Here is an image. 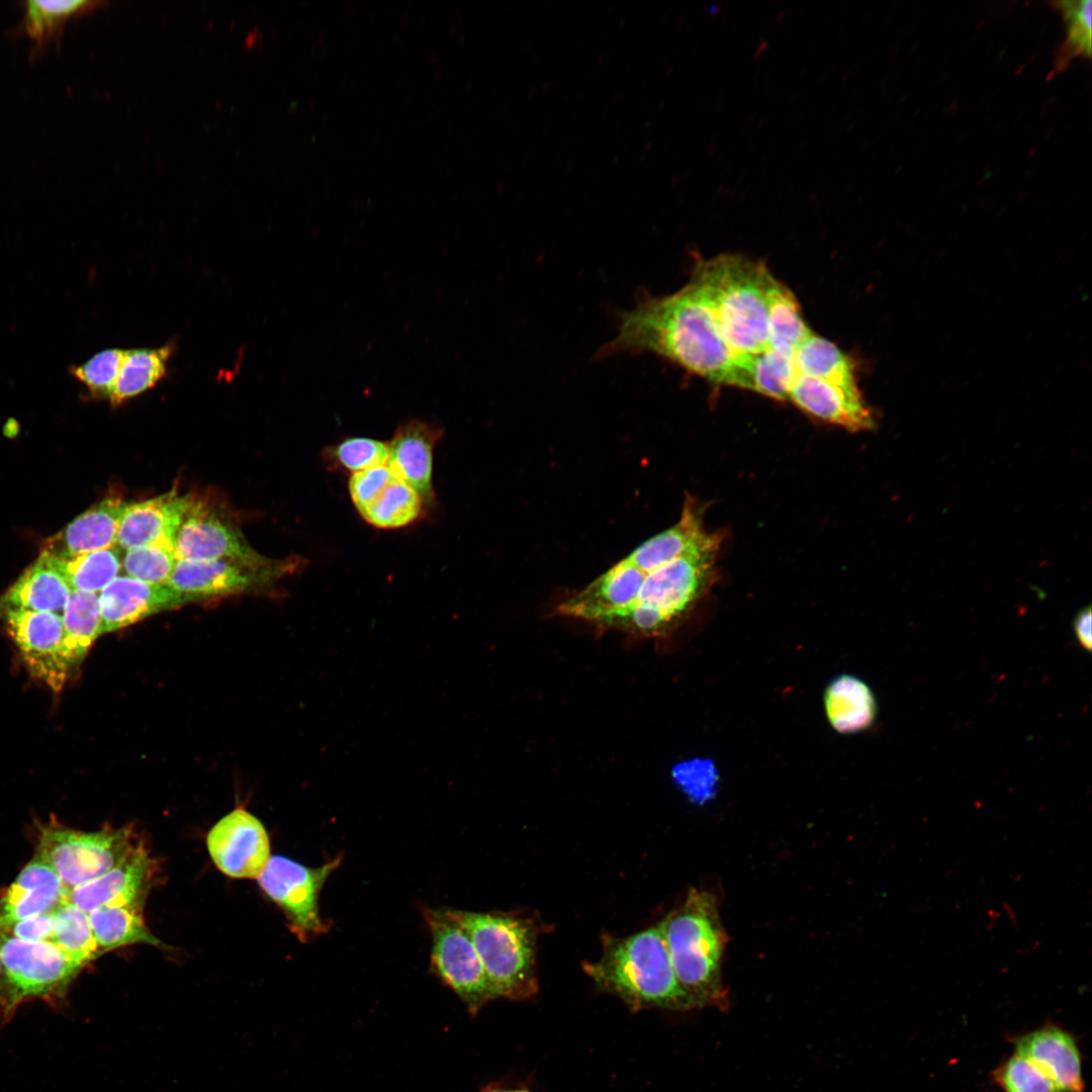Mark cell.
<instances>
[{"label": "cell", "instance_id": "cell-15", "mask_svg": "<svg viewBox=\"0 0 1092 1092\" xmlns=\"http://www.w3.org/2000/svg\"><path fill=\"white\" fill-rule=\"evenodd\" d=\"M297 565L254 569L223 559H178L168 585L191 600L222 596L277 578Z\"/></svg>", "mask_w": 1092, "mask_h": 1092}, {"label": "cell", "instance_id": "cell-7", "mask_svg": "<svg viewBox=\"0 0 1092 1092\" xmlns=\"http://www.w3.org/2000/svg\"><path fill=\"white\" fill-rule=\"evenodd\" d=\"M0 1023L29 1000L58 1005L82 969L51 941H24L0 934Z\"/></svg>", "mask_w": 1092, "mask_h": 1092}, {"label": "cell", "instance_id": "cell-27", "mask_svg": "<svg viewBox=\"0 0 1092 1092\" xmlns=\"http://www.w3.org/2000/svg\"><path fill=\"white\" fill-rule=\"evenodd\" d=\"M88 917L101 952L134 943L164 946L147 927L141 908L103 906L90 911Z\"/></svg>", "mask_w": 1092, "mask_h": 1092}, {"label": "cell", "instance_id": "cell-29", "mask_svg": "<svg viewBox=\"0 0 1092 1092\" xmlns=\"http://www.w3.org/2000/svg\"><path fill=\"white\" fill-rule=\"evenodd\" d=\"M172 346L124 350L110 401L112 404L134 397L154 387L167 373Z\"/></svg>", "mask_w": 1092, "mask_h": 1092}, {"label": "cell", "instance_id": "cell-8", "mask_svg": "<svg viewBox=\"0 0 1092 1092\" xmlns=\"http://www.w3.org/2000/svg\"><path fill=\"white\" fill-rule=\"evenodd\" d=\"M138 842L130 826L84 832L59 823L38 826V856L58 874L68 892L115 867Z\"/></svg>", "mask_w": 1092, "mask_h": 1092}, {"label": "cell", "instance_id": "cell-9", "mask_svg": "<svg viewBox=\"0 0 1092 1092\" xmlns=\"http://www.w3.org/2000/svg\"><path fill=\"white\" fill-rule=\"evenodd\" d=\"M0 619L28 673L54 692H60L78 664L62 616L0 605Z\"/></svg>", "mask_w": 1092, "mask_h": 1092}, {"label": "cell", "instance_id": "cell-13", "mask_svg": "<svg viewBox=\"0 0 1092 1092\" xmlns=\"http://www.w3.org/2000/svg\"><path fill=\"white\" fill-rule=\"evenodd\" d=\"M206 845L216 868L237 879H258L271 857L263 824L243 808L233 810L213 825Z\"/></svg>", "mask_w": 1092, "mask_h": 1092}, {"label": "cell", "instance_id": "cell-37", "mask_svg": "<svg viewBox=\"0 0 1092 1092\" xmlns=\"http://www.w3.org/2000/svg\"><path fill=\"white\" fill-rule=\"evenodd\" d=\"M994 1078L1004 1092H1058L1045 1074L1016 1054L997 1069Z\"/></svg>", "mask_w": 1092, "mask_h": 1092}, {"label": "cell", "instance_id": "cell-25", "mask_svg": "<svg viewBox=\"0 0 1092 1092\" xmlns=\"http://www.w3.org/2000/svg\"><path fill=\"white\" fill-rule=\"evenodd\" d=\"M796 375L794 354L771 348L758 355H738L732 386L786 400Z\"/></svg>", "mask_w": 1092, "mask_h": 1092}, {"label": "cell", "instance_id": "cell-23", "mask_svg": "<svg viewBox=\"0 0 1092 1092\" xmlns=\"http://www.w3.org/2000/svg\"><path fill=\"white\" fill-rule=\"evenodd\" d=\"M71 588L46 552L0 597V605L63 615Z\"/></svg>", "mask_w": 1092, "mask_h": 1092}, {"label": "cell", "instance_id": "cell-20", "mask_svg": "<svg viewBox=\"0 0 1092 1092\" xmlns=\"http://www.w3.org/2000/svg\"><path fill=\"white\" fill-rule=\"evenodd\" d=\"M67 895L55 870L34 854L0 898V934L17 921L54 910Z\"/></svg>", "mask_w": 1092, "mask_h": 1092}, {"label": "cell", "instance_id": "cell-21", "mask_svg": "<svg viewBox=\"0 0 1092 1092\" xmlns=\"http://www.w3.org/2000/svg\"><path fill=\"white\" fill-rule=\"evenodd\" d=\"M128 504L118 496L104 498L49 538L42 551L69 558L116 546L119 525Z\"/></svg>", "mask_w": 1092, "mask_h": 1092}, {"label": "cell", "instance_id": "cell-34", "mask_svg": "<svg viewBox=\"0 0 1092 1092\" xmlns=\"http://www.w3.org/2000/svg\"><path fill=\"white\" fill-rule=\"evenodd\" d=\"M62 620L74 658L79 663L101 634L99 594L72 590Z\"/></svg>", "mask_w": 1092, "mask_h": 1092}, {"label": "cell", "instance_id": "cell-30", "mask_svg": "<svg viewBox=\"0 0 1092 1092\" xmlns=\"http://www.w3.org/2000/svg\"><path fill=\"white\" fill-rule=\"evenodd\" d=\"M47 554L71 590L99 594L122 570L121 550L117 546L69 558Z\"/></svg>", "mask_w": 1092, "mask_h": 1092}, {"label": "cell", "instance_id": "cell-1", "mask_svg": "<svg viewBox=\"0 0 1092 1092\" xmlns=\"http://www.w3.org/2000/svg\"><path fill=\"white\" fill-rule=\"evenodd\" d=\"M704 508L687 494L678 521L555 607L557 616L639 638L669 634L712 587L722 538L704 527Z\"/></svg>", "mask_w": 1092, "mask_h": 1092}, {"label": "cell", "instance_id": "cell-19", "mask_svg": "<svg viewBox=\"0 0 1092 1092\" xmlns=\"http://www.w3.org/2000/svg\"><path fill=\"white\" fill-rule=\"evenodd\" d=\"M443 435L435 423L411 420L395 430L388 445L386 465L392 473L410 484L425 503L432 500L433 453Z\"/></svg>", "mask_w": 1092, "mask_h": 1092}, {"label": "cell", "instance_id": "cell-2", "mask_svg": "<svg viewBox=\"0 0 1092 1092\" xmlns=\"http://www.w3.org/2000/svg\"><path fill=\"white\" fill-rule=\"evenodd\" d=\"M618 317L617 335L599 356L649 353L710 382L732 386L736 356L691 280L668 295L643 293Z\"/></svg>", "mask_w": 1092, "mask_h": 1092}, {"label": "cell", "instance_id": "cell-11", "mask_svg": "<svg viewBox=\"0 0 1092 1092\" xmlns=\"http://www.w3.org/2000/svg\"><path fill=\"white\" fill-rule=\"evenodd\" d=\"M339 862L337 858L311 869L275 855L258 877L261 889L282 908L299 938L316 936L326 930L318 913V893Z\"/></svg>", "mask_w": 1092, "mask_h": 1092}, {"label": "cell", "instance_id": "cell-32", "mask_svg": "<svg viewBox=\"0 0 1092 1092\" xmlns=\"http://www.w3.org/2000/svg\"><path fill=\"white\" fill-rule=\"evenodd\" d=\"M51 942L81 968L102 953L93 934L88 913L67 898L54 910Z\"/></svg>", "mask_w": 1092, "mask_h": 1092}, {"label": "cell", "instance_id": "cell-6", "mask_svg": "<svg viewBox=\"0 0 1092 1092\" xmlns=\"http://www.w3.org/2000/svg\"><path fill=\"white\" fill-rule=\"evenodd\" d=\"M445 912L473 942L495 999L523 1001L537 994L539 928L533 919L511 913Z\"/></svg>", "mask_w": 1092, "mask_h": 1092}, {"label": "cell", "instance_id": "cell-24", "mask_svg": "<svg viewBox=\"0 0 1092 1092\" xmlns=\"http://www.w3.org/2000/svg\"><path fill=\"white\" fill-rule=\"evenodd\" d=\"M824 707L832 728L843 734L869 728L877 715V702L871 688L850 674L838 675L828 684Z\"/></svg>", "mask_w": 1092, "mask_h": 1092}, {"label": "cell", "instance_id": "cell-17", "mask_svg": "<svg viewBox=\"0 0 1092 1092\" xmlns=\"http://www.w3.org/2000/svg\"><path fill=\"white\" fill-rule=\"evenodd\" d=\"M788 399L808 415L851 432L875 426L874 413L860 389H848L796 373Z\"/></svg>", "mask_w": 1092, "mask_h": 1092}, {"label": "cell", "instance_id": "cell-42", "mask_svg": "<svg viewBox=\"0 0 1092 1092\" xmlns=\"http://www.w3.org/2000/svg\"><path fill=\"white\" fill-rule=\"evenodd\" d=\"M1074 632L1076 639L1087 651H1090L1092 645L1091 636V608L1087 607L1082 609L1075 617Z\"/></svg>", "mask_w": 1092, "mask_h": 1092}, {"label": "cell", "instance_id": "cell-39", "mask_svg": "<svg viewBox=\"0 0 1092 1092\" xmlns=\"http://www.w3.org/2000/svg\"><path fill=\"white\" fill-rule=\"evenodd\" d=\"M1059 6L1068 24V47L1075 55L1091 54L1092 1H1061Z\"/></svg>", "mask_w": 1092, "mask_h": 1092}, {"label": "cell", "instance_id": "cell-16", "mask_svg": "<svg viewBox=\"0 0 1092 1092\" xmlns=\"http://www.w3.org/2000/svg\"><path fill=\"white\" fill-rule=\"evenodd\" d=\"M190 495L175 489L126 507L117 535L116 546L125 551L147 545L175 548L178 531L193 504Z\"/></svg>", "mask_w": 1092, "mask_h": 1092}, {"label": "cell", "instance_id": "cell-31", "mask_svg": "<svg viewBox=\"0 0 1092 1092\" xmlns=\"http://www.w3.org/2000/svg\"><path fill=\"white\" fill-rule=\"evenodd\" d=\"M424 503L415 488L394 475L358 513L373 527L397 529L418 520Z\"/></svg>", "mask_w": 1092, "mask_h": 1092}, {"label": "cell", "instance_id": "cell-10", "mask_svg": "<svg viewBox=\"0 0 1092 1092\" xmlns=\"http://www.w3.org/2000/svg\"><path fill=\"white\" fill-rule=\"evenodd\" d=\"M433 947L432 965L471 1014L495 999L480 958L465 930L445 910H428Z\"/></svg>", "mask_w": 1092, "mask_h": 1092}, {"label": "cell", "instance_id": "cell-28", "mask_svg": "<svg viewBox=\"0 0 1092 1092\" xmlns=\"http://www.w3.org/2000/svg\"><path fill=\"white\" fill-rule=\"evenodd\" d=\"M768 317V348L794 354L800 344L812 333L801 312L794 293L772 274L766 287Z\"/></svg>", "mask_w": 1092, "mask_h": 1092}, {"label": "cell", "instance_id": "cell-36", "mask_svg": "<svg viewBox=\"0 0 1092 1092\" xmlns=\"http://www.w3.org/2000/svg\"><path fill=\"white\" fill-rule=\"evenodd\" d=\"M123 355L121 349L103 350L83 364L72 367L71 373L92 395L110 399Z\"/></svg>", "mask_w": 1092, "mask_h": 1092}, {"label": "cell", "instance_id": "cell-14", "mask_svg": "<svg viewBox=\"0 0 1092 1092\" xmlns=\"http://www.w3.org/2000/svg\"><path fill=\"white\" fill-rule=\"evenodd\" d=\"M154 859L144 842H136L115 867L68 892L67 900L89 913L103 906L144 908L153 883Z\"/></svg>", "mask_w": 1092, "mask_h": 1092}, {"label": "cell", "instance_id": "cell-40", "mask_svg": "<svg viewBox=\"0 0 1092 1092\" xmlns=\"http://www.w3.org/2000/svg\"><path fill=\"white\" fill-rule=\"evenodd\" d=\"M393 476L386 464L352 473L348 488L357 511L365 507Z\"/></svg>", "mask_w": 1092, "mask_h": 1092}, {"label": "cell", "instance_id": "cell-44", "mask_svg": "<svg viewBox=\"0 0 1092 1092\" xmlns=\"http://www.w3.org/2000/svg\"><path fill=\"white\" fill-rule=\"evenodd\" d=\"M0 976H1V958H0Z\"/></svg>", "mask_w": 1092, "mask_h": 1092}, {"label": "cell", "instance_id": "cell-41", "mask_svg": "<svg viewBox=\"0 0 1092 1092\" xmlns=\"http://www.w3.org/2000/svg\"><path fill=\"white\" fill-rule=\"evenodd\" d=\"M54 910L17 921L1 934H7L20 940L31 942L51 941L54 926Z\"/></svg>", "mask_w": 1092, "mask_h": 1092}, {"label": "cell", "instance_id": "cell-3", "mask_svg": "<svg viewBox=\"0 0 1092 1092\" xmlns=\"http://www.w3.org/2000/svg\"><path fill=\"white\" fill-rule=\"evenodd\" d=\"M582 968L601 991L632 1011L695 1008L675 977L659 924L626 937L606 935L602 957Z\"/></svg>", "mask_w": 1092, "mask_h": 1092}, {"label": "cell", "instance_id": "cell-26", "mask_svg": "<svg viewBox=\"0 0 1092 1092\" xmlns=\"http://www.w3.org/2000/svg\"><path fill=\"white\" fill-rule=\"evenodd\" d=\"M797 374L859 389L855 365L834 343L811 333L794 353Z\"/></svg>", "mask_w": 1092, "mask_h": 1092}, {"label": "cell", "instance_id": "cell-18", "mask_svg": "<svg viewBox=\"0 0 1092 1092\" xmlns=\"http://www.w3.org/2000/svg\"><path fill=\"white\" fill-rule=\"evenodd\" d=\"M190 600L169 585L151 584L127 575H118L99 593L100 632L116 631Z\"/></svg>", "mask_w": 1092, "mask_h": 1092}, {"label": "cell", "instance_id": "cell-38", "mask_svg": "<svg viewBox=\"0 0 1092 1092\" xmlns=\"http://www.w3.org/2000/svg\"><path fill=\"white\" fill-rule=\"evenodd\" d=\"M333 457L341 467L354 473L386 464L388 445L366 437L347 438L333 449Z\"/></svg>", "mask_w": 1092, "mask_h": 1092}, {"label": "cell", "instance_id": "cell-43", "mask_svg": "<svg viewBox=\"0 0 1092 1092\" xmlns=\"http://www.w3.org/2000/svg\"><path fill=\"white\" fill-rule=\"evenodd\" d=\"M481 1092H531V1091H529L527 1089H520V1088H505V1087L497 1086V1085H487L481 1090Z\"/></svg>", "mask_w": 1092, "mask_h": 1092}, {"label": "cell", "instance_id": "cell-4", "mask_svg": "<svg viewBox=\"0 0 1092 1092\" xmlns=\"http://www.w3.org/2000/svg\"><path fill=\"white\" fill-rule=\"evenodd\" d=\"M659 925L675 977L694 1006L726 1011L729 999L722 958L728 937L715 895L691 889L682 904Z\"/></svg>", "mask_w": 1092, "mask_h": 1092}, {"label": "cell", "instance_id": "cell-22", "mask_svg": "<svg viewBox=\"0 0 1092 1092\" xmlns=\"http://www.w3.org/2000/svg\"><path fill=\"white\" fill-rule=\"evenodd\" d=\"M1015 1054L1045 1074L1058 1092H1083L1080 1055L1073 1037L1049 1025L1019 1037Z\"/></svg>", "mask_w": 1092, "mask_h": 1092}, {"label": "cell", "instance_id": "cell-33", "mask_svg": "<svg viewBox=\"0 0 1092 1092\" xmlns=\"http://www.w3.org/2000/svg\"><path fill=\"white\" fill-rule=\"evenodd\" d=\"M101 3L88 0H30L25 2L23 27L40 48L56 39L70 19L95 9Z\"/></svg>", "mask_w": 1092, "mask_h": 1092}, {"label": "cell", "instance_id": "cell-12", "mask_svg": "<svg viewBox=\"0 0 1092 1092\" xmlns=\"http://www.w3.org/2000/svg\"><path fill=\"white\" fill-rule=\"evenodd\" d=\"M175 552L178 559H223L254 569H275L293 563L262 556L235 526L195 500L178 531Z\"/></svg>", "mask_w": 1092, "mask_h": 1092}, {"label": "cell", "instance_id": "cell-5", "mask_svg": "<svg viewBox=\"0 0 1092 1092\" xmlns=\"http://www.w3.org/2000/svg\"><path fill=\"white\" fill-rule=\"evenodd\" d=\"M771 273L760 261L724 254L699 261L691 281L710 305L731 351L758 355L768 348L766 287Z\"/></svg>", "mask_w": 1092, "mask_h": 1092}, {"label": "cell", "instance_id": "cell-35", "mask_svg": "<svg viewBox=\"0 0 1092 1092\" xmlns=\"http://www.w3.org/2000/svg\"><path fill=\"white\" fill-rule=\"evenodd\" d=\"M177 560L172 546H140L123 551L122 570L127 576L141 581L168 585Z\"/></svg>", "mask_w": 1092, "mask_h": 1092}]
</instances>
